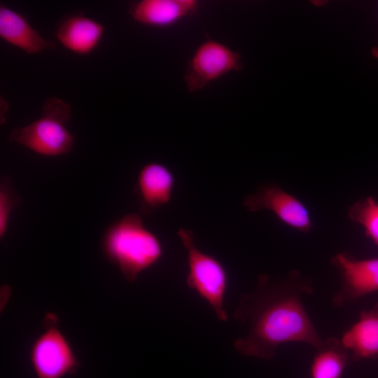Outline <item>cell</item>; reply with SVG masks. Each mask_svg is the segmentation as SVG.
<instances>
[{"label":"cell","mask_w":378,"mask_h":378,"mask_svg":"<svg viewBox=\"0 0 378 378\" xmlns=\"http://www.w3.org/2000/svg\"><path fill=\"white\" fill-rule=\"evenodd\" d=\"M312 292V280L297 271L275 279L259 275L255 288L241 295L234 312V319L248 326L246 335L234 341V349L245 356L270 360L286 343L320 348L325 339L318 333L303 303Z\"/></svg>","instance_id":"1"},{"label":"cell","mask_w":378,"mask_h":378,"mask_svg":"<svg viewBox=\"0 0 378 378\" xmlns=\"http://www.w3.org/2000/svg\"><path fill=\"white\" fill-rule=\"evenodd\" d=\"M102 248L129 283L136 281L139 274L158 262L164 254L158 237L136 213H128L109 225L103 234Z\"/></svg>","instance_id":"2"},{"label":"cell","mask_w":378,"mask_h":378,"mask_svg":"<svg viewBox=\"0 0 378 378\" xmlns=\"http://www.w3.org/2000/svg\"><path fill=\"white\" fill-rule=\"evenodd\" d=\"M71 112L69 104L57 97H49L43 106L41 116L13 130L9 140L41 155H66L74 147V136L66 127Z\"/></svg>","instance_id":"3"},{"label":"cell","mask_w":378,"mask_h":378,"mask_svg":"<svg viewBox=\"0 0 378 378\" xmlns=\"http://www.w3.org/2000/svg\"><path fill=\"white\" fill-rule=\"evenodd\" d=\"M177 235L187 251V286L209 303L218 320L227 321L224 298L228 276L225 266L216 258L198 249L191 230L179 228Z\"/></svg>","instance_id":"4"},{"label":"cell","mask_w":378,"mask_h":378,"mask_svg":"<svg viewBox=\"0 0 378 378\" xmlns=\"http://www.w3.org/2000/svg\"><path fill=\"white\" fill-rule=\"evenodd\" d=\"M59 318L47 312L44 330L32 342L29 360L37 378H62L74 374L80 366L73 347L58 327Z\"/></svg>","instance_id":"5"},{"label":"cell","mask_w":378,"mask_h":378,"mask_svg":"<svg viewBox=\"0 0 378 378\" xmlns=\"http://www.w3.org/2000/svg\"><path fill=\"white\" fill-rule=\"evenodd\" d=\"M242 67L239 52L220 41L208 38L196 47L188 59L183 80L187 90L195 93Z\"/></svg>","instance_id":"6"},{"label":"cell","mask_w":378,"mask_h":378,"mask_svg":"<svg viewBox=\"0 0 378 378\" xmlns=\"http://www.w3.org/2000/svg\"><path fill=\"white\" fill-rule=\"evenodd\" d=\"M340 276V288L332 295L337 307L378 290V258L357 260L338 253L331 260Z\"/></svg>","instance_id":"7"},{"label":"cell","mask_w":378,"mask_h":378,"mask_svg":"<svg viewBox=\"0 0 378 378\" xmlns=\"http://www.w3.org/2000/svg\"><path fill=\"white\" fill-rule=\"evenodd\" d=\"M244 206L251 212L272 211L282 223L301 232L308 233L313 227L305 205L274 183L258 187L255 193L245 197Z\"/></svg>","instance_id":"8"},{"label":"cell","mask_w":378,"mask_h":378,"mask_svg":"<svg viewBox=\"0 0 378 378\" xmlns=\"http://www.w3.org/2000/svg\"><path fill=\"white\" fill-rule=\"evenodd\" d=\"M199 7L196 0H140L130 4L128 11L139 24L165 29L193 15Z\"/></svg>","instance_id":"9"},{"label":"cell","mask_w":378,"mask_h":378,"mask_svg":"<svg viewBox=\"0 0 378 378\" xmlns=\"http://www.w3.org/2000/svg\"><path fill=\"white\" fill-rule=\"evenodd\" d=\"M175 178L165 165L152 162L139 171L135 192L143 215L152 214L167 204L172 197Z\"/></svg>","instance_id":"10"},{"label":"cell","mask_w":378,"mask_h":378,"mask_svg":"<svg viewBox=\"0 0 378 378\" xmlns=\"http://www.w3.org/2000/svg\"><path fill=\"white\" fill-rule=\"evenodd\" d=\"M0 37L29 55L51 50L56 46L54 41L42 36L24 15L2 3L0 5Z\"/></svg>","instance_id":"11"},{"label":"cell","mask_w":378,"mask_h":378,"mask_svg":"<svg viewBox=\"0 0 378 378\" xmlns=\"http://www.w3.org/2000/svg\"><path fill=\"white\" fill-rule=\"evenodd\" d=\"M104 32V26L99 22L83 15H74L60 22L55 35L66 49L86 56L97 49Z\"/></svg>","instance_id":"12"},{"label":"cell","mask_w":378,"mask_h":378,"mask_svg":"<svg viewBox=\"0 0 378 378\" xmlns=\"http://www.w3.org/2000/svg\"><path fill=\"white\" fill-rule=\"evenodd\" d=\"M355 360L378 357V302L360 312L340 339Z\"/></svg>","instance_id":"13"},{"label":"cell","mask_w":378,"mask_h":378,"mask_svg":"<svg viewBox=\"0 0 378 378\" xmlns=\"http://www.w3.org/2000/svg\"><path fill=\"white\" fill-rule=\"evenodd\" d=\"M316 351L309 367V377L342 378L349 363V352L340 339H325Z\"/></svg>","instance_id":"14"},{"label":"cell","mask_w":378,"mask_h":378,"mask_svg":"<svg viewBox=\"0 0 378 378\" xmlns=\"http://www.w3.org/2000/svg\"><path fill=\"white\" fill-rule=\"evenodd\" d=\"M348 216L360 225L365 235L378 246V199L368 197L357 201L349 208Z\"/></svg>","instance_id":"15"},{"label":"cell","mask_w":378,"mask_h":378,"mask_svg":"<svg viewBox=\"0 0 378 378\" xmlns=\"http://www.w3.org/2000/svg\"><path fill=\"white\" fill-rule=\"evenodd\" d=\"M20 197L13 188L8 176L1 178L0 183V237L4 239L8 229L10 214L20 203Z\"/></svg>","instance_id":"16"},{"label":"cell","mask_w":378,"mask_h":378,"mask_svg":"<svg viewBox=\"0 0 378 378\" xmlns=\"http://www.w3.org/2000/svg\"><path fill=\"white\" fill-rule=\"evenodd\" d=\"M372 54L375 58L378 59V46L372 49Z\"/></svg>","instance_id":"17"}]
</instances>
